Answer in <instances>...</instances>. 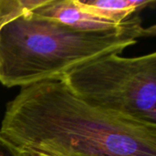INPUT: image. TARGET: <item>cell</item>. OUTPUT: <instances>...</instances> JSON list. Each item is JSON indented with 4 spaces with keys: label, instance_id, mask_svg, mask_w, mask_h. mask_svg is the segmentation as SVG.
Instances as JSON below:
<instances>
[{
    "label": "cell",
    "instance_id": "obj_1",
    "mask_svg": "<svg viewBox=\"0 0 156 156\" xmlns=\"http://www.w3.org/2000/svg\"><path fill=\"white\" fill-rule=\"evenodd\" d=\"M0 133L17 147L58 156H156V126L93 107L60 80L21 88Z\"/></svg>",
    "mask_w": 156,
    "mask_h": 156
},
{
    "label": "cell",
    "instance_id": "obj_7",
    "mask_svg": "<svg viewBox=\"0 0 156 156\" xmlns=\"http://www.w3.org/2000/svg\"><path fill=\"white\" fill-rule=\"evenodd\" d=\"M0 156H18L16 146L0 133Z\"/></svg>",
    "mask_w": 156,
    "mask_h": 156
},
{
    "label": "cell",
    "instance_id": "obj_8",
    "mask_svg": "<svg viewBox=\"0 0 156 156\" xmlns=\"http://www.w3.org/2000/svg\"><path fill=\"white\" fill-rule=\"evenodd\" d=\"M16 149H17V155L18 156H58L55 154H48V153L32 150V149L21 148V147H17V146H16Z\"/></svg>",
    "mask_w": 156,
    "mask_h": 156
},
{
    "label": "cell",
    "instance_id": "obj_2",
    "mask_svg": "<svg viewBox=\"0 0 156 156\" xmlns=\"http://www.w3.org/2000/svg\"><path fill=\"white\" fill-rule=\"evenodd\" d=\"M133 16L124 27L82 31L27 12L0 33V83L7 88L59 80L77 68L111 54H121L137 38L155 36Z\"/></svg>",
    "mask_w": 156,
    "mask_h": 156
},
{
    "label": "cell",
    "instance_id": "obj_5",
    "mask_svg": "<svg viewBox=\"0 0 156 156\" xmlns=\"http://www.w3.org/2000/svg\"><path fill=\"white\" fill-rule=\"evenodd\" d=\"M82 9L109 21L122 24L132 15L154 5V0H78Z\"/></svg>",
    "mask_w": 156,
    "mask_h": 156
},
{
    "label": "cell",
    "instance_id": "obj_3",
    "mask_svg": "<svg viewBox=\"0 0 156 156\" xmlns=\"http://www.w3.org/2000/svg\"><path fill=\"white\" fill-rule=\"evenodd\" d=\"M84 102L156 126V53L125 58L111 54L88 62L62 80Z\"/></svg>",
    "mask_w": 156,
    "mask_h": 156
},
{
    "label": "cell",
    "instance_id": "obj_6",
    "mask_svg": "<svg viewBox=\"0 0 156 156\" xmlns=\"http://www.w3.org/2000/svg\"><path fill=\"white\" fill-rule=\"evenodd\" d=\"M45 0H0V33L2 28L16 17L33 11Z\"/></svg>",
    "mask_w": 156,
    "mask_h": 156
},
{
    "label": "cell",
    "instance_id": "obj_4",
    "mask_svg": "<svg viewBox=\"0 0 156 156\" xmlns=\"http://www.w3.org/2000/svg\"><path fill=\"white\" fill-rule=\"evenodd\" d=\"M31 13L82 31L118 29L129 25L133 16L122 24L101 18L80 7L78 0H45Z\"/></svg>",
    "mask_w": 156,
    "mask_h": 156
}]
</instances>
